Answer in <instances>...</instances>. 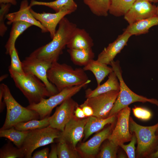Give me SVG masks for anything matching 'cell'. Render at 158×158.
I'll use <instances>...</instances> for the list:
<instances>
[{
    "label": "cell",
    "mask_w": 158,
    "mask_h": 158,
    "mask_svg": "<svg viewBox=\"0 0 158 158\" xmlns=\"http://www.w3.org/2000/svg\"><path fill=\"white\" fill-rule=\"evenodd\" d=\"M58 25V28L52 40L34 50L29 56L51 63L58 61L77 27L75 24L65 17Z\"/></svg>",
    "instance_id": "obj_1"
},
{
    "label": "cell",
    "mask_w": 158,
    "mask_h": 158,
    "mask_svg": "<svg viewBox=\"0 0 158 158\" xmlns=\"http://www.w3.org/2000/svg\"><path fill=\"white\" fill-rule=\"evenodd\" d=\"M85 71L83 68L74 69L66 64H60L57 61L52 63L47 72V76L59 92L66 88L82 85L88 80Z\"/></svg>",
    "instance_id": "obj_2"
},
{
    "label": "cell",
    "mask_w": 158,
    "mask_h": 158,
    "mask_svg": "<svg viewBox=\"0 0 158 158\" xmlns=\"http://www.w3.org/2000/svg\"><path fill=\"white\" fill-rule=\"evenodd\" d=\"M16 86L28 100L29 104H37L51 95L44 83L35 76L16 72L9 68Z\"/></svg>",
    "instance_id": "obj_3"
},
{
    "label": "cell",
    "mask_w": 158,
    "mask_h": 158,
    "mask_svg": "<svg viewBox=\"0 0 158 158\" xmlns=\"http://www.w3.org/2000/svg\"><path fill=\"white\" fill-rule=\"evenodd\" d=\"M158 128V121L152 126H144L130 117V131L131 133H134L137 138V158H149L156 151L158 147V134L156 131Z\"/></svg>",
    "instance_id": "obj_4"
},
{
    "label": "cell",
    "mask_w": 158,
    "mask_h": 158,
    "mask_svg": "<svg viewBox=\"0 0 158 158\" xmlns=\"http://www.w3.org/2000/svg\"><path fill=\"white\" fill-rule=\"evenodd\" d=\"M0 85L3 88V98L7 111L5 122L0 130L9 129L20 122L40 119L37 112L23 107L16 101L6 85L1 83Z\"/></svg>",
    "instance_id": "obj_5"
},
{
    "label": "cell",
    "mask_w": 158,
    "mask_h": 158,
    "mask_svg": "<svg viewBox=\"0 0 158 158\" xmlns=\"http://www.w3.org/2000/svg\"><path fill=\"white\" fill-rule=\"evenodd\" d=\"M110 65L116 73L120 83L119 93L108 117L116 115L121 109L130 104L136 102H148L158 108V100L154 98H148L139 95L132 91L125 83L118 61H112Z\"/></svg>",
    "instance_id": "obj_6"
},
{
    "label": "cell",
    "mask_w": 158,
    "mask_h": 158,
    "mask_svg": "<svg viewBox=\"0 0 158 158\" xmlns=\"http://www.w3.org/2000/svg\"><path fill=\"white\" fill-rule=\"evenodd\" d=\"M61 131L50 126L44 128L29 131L22 146L25 158H31L36 149L54 142L61 137Z\"/></svg>",
    "instance_id": "obj_7"
},
{
    "label": "cell",
    "mask_w": 158,
    "mask_h": 158,
    "mask_svg": "<svg viewBox=\"0 0 158 158\" xmlns=\"http://www.w3.org/2000/svg\"><path fill=\"white\" fill-rule=\"evenodd\" d=\"M91 81L89 80L82 85L65 88L48 99H43L37 104H29L27 107L37 112L39 116L40 119H43L48 117L55 107L66 99L71 98Z\"/></svg>",
    "instance_id": "obj_8"
},
{
    "label": "cell",
    "mask_w": 158,
    "mask_h": 158,
    "mask_svg": "<svg viewBox=\"0 0 158 158\" xmlns=\"http://www.w3.org/2000/svg\"><path fill=\"white\" fill-rule=\"evenodd\" d=\"M22 62L25 73L34 75L41 80L46 85L51 96L59 92L47 78V72L52 63L29 56L25 58Z\"/></svg>",
    "instance_id": "obj_9"
},
{
    "label": "cell",
    "mask_w": 158,
    "mask_h": 158,
    "mask_svg": "<svg viewBox=\"0 0 158 158\" xmlns=\"http://www.w3.org/2000/svg\"><path fill=\"white\" fill-rule=\"evenodd\" d=\"M119 90L110 91L98 95L87 98L83 104L92 109L93 116L100 118L108 117L117 98Z\"/></svg>",
    "instance_id": "obj_10"
},
{
    "label": "cell",
    "mask_w": 158,
    "mask_h": 158,
    "mask_svg": "<svg viewBox=\"0 0 158 158\" xmlns=\"http://www.w3.org/2000/svg\"><path fill=\"white\" fill-rule=\"evenodd\" d=\"M130 111L128 106L118 112L116 126L108 139L118 146L130 141L132 137L129 129Z\"/></svg>",
    "instance_id": "obj_11"
},
{
    "label": "cell",
    "mask_w": 158,
    "mask_h": 158,
    "mask_svg": "<svg viewBox=\"0 0 158 158\" xmlns=\"http://www.w3.org/2000/svg\"><path fill=\"white\" fill-rule=\"evenodd\" d=\"M77 103L71 98L63 101L58 107L54 114L50 116L49 125L51 127L62 132L65 126L73 117Z\"/></svg>",
    "instance_id": "obj_12"
},
{
    "label": "cell",
    "mask_w": 158,
    "mask_h": 158,
    "mask_svg": "<svg viewBox=\"0 0 158 158\" xmlns=\"http://www.w3.org/2000/svg\"><path fill=\"white\" fill-rule=\"evenodd\" d=\"M157 7L147 0H136L124 16L129 25L156 15Z\"/></svg>",
    "instance_id": "obj_13"
},
{
    "label": "cell",
    "mask_w": 158,
    "mask_h": 158,
    "mask_svg": "<svg viewBox=\"0 0 158 158\" xmlns=\"http://www.w3.org/2000/svg\"><path fill=\"white\" fill-rule=\"evenodd\" d=\"M88 119V118H80L74 116L66 125L60 138L64 140L75 150L77 143L83 137Z\"/></svg>",
    "instance_id": "obj_14"
},
{
    "label": "cell",
    "mask_w": 158,
    "mask_h": 158,
    "mask_svg": "<svg viewBox=\"0 0 158 158\" xmlns=\"http://www.w3.org/2000/svg\"><path fill=\"white\" fill-rule=\"evenodd\" d=\"M131 36L129 33L124 31L116 40L104 49L98 55L97 60L102 63L107 65H110L116 56L126 45Z\"/></svg>",
    "instance_id": "obj_15"
},
{
    "label": "cell",
    "mask_w": 158,
    "mask_h": 158,
    "mask_svg": "<svg viewBox=\"0 0 158 158\" xmlns=\"http://www.w3.org/2000/svg\"><path fill=\"white\" fill-rule=\"evenodd\" d=\"M31 8L29 5L28 0H23L21 2L20 8L15 12L8 13L6 18L8 20L7 24L10 25L15 22L21 21L25 22L39 28L42 32H48L40 23L36 20L32 15L30 9Z\"/></svg>",
    "instance_id": "obj_16"
},
{
    "label": "cell",
    "mask_w": 158,
    "mask_h": 158,
    "mask_svg": "<svg viewBox=\"0 0 158 158\" xmlns=\"http://www.w3.org/2000/svg\"><path fill=\"white\" fill-rule=\"evenodd\" d=\"M30 10L32 15L50 33L51 39L56 32V28L61 20L66 15L71 13L67 11H63L55 13L43 12L40 13L33 11L31 8Z\"/></svg>",
    "instance_id": "obj_17"
},
{
    "label": "cell",
    "mask_w": 158,
    "mask_h": 158,
    "mask_svg": "<svg viewBox=\"0 0 158 158\" xmlns=\"http://www.w3.org/2000/svg\"><path fill=\"white\" fill-rule=\"evenodd\" d=\"M112 126H110L97 133L86 142L81 144L79 150L85 156L92 157L98 152L102 142L108 139L111 133Z\"/></svg>",
    "instance_id": "obj_18"
},
{
    "label": "cell",
    "mask_w": 158,
    "mask_h": 158,
    "mask_svg": "<svg viewBox=\"0 0 158 158\" xmlns=\"http://www.w3.org/2000/svg\"><path fill=\"white\" fill-rule=\"evenodd\" d=\"M93 45V40L87 31L77 27L66 47L68 49H83L92 48Z\"/></svg>",
    "instance_id": "obj_19"
},
{
    "label": "cell",
    "mask_w": 158,
    "mask_h": 158,
    "mask_svg": "<svg viewBox=\"0 0 158 158\" xmlns=\"http://www.w3.org/2000/svg\"><path fill=\"white\" fill-rule=\"evenodd\" d=\"M109 75L108 79L104 83L97 86L93 90L88 88L85 90V96L87 98L110 91L119 90L120 83L116 73L113 71Z\"/></svg>",
    "instance_id": "obj_20"
},
{
    "label": "cell",
    "mask_w": 158,
    "mask_h": 158,
    "mask_svg": "<svg viewBox=\"0 0 158 158\" xmlns=\"http://www.w3.org/2000/svg\"><path fill=\"white\" fill-rule=\"evenodd\" d=\"M38 5L48 7L57 12L65 11L72 13L77 9V5L74 0H56L50 2L38 1L31 0L29 6L30 7Z\"/></svg>",
    "instance_id": "obj_21"
},
{
    "label": "cell",
    "mask_w": 158,
    "mask_h": 158,
    "mask_svg": "<svg viewBox=\"0 0 158 158\" xmlns=\"http://www.w3.org/2000/svg\"><path fill=\"white\" fill-rule=\"evenodd\" d=\"M158 25V16L155 15L129 25L124 30L133 35H138L147 33L152 27Z\"/></svg>",
    "instance_id": "obj_22"
},
{
    "label": "cell",
    "mask_w": 158,
    "mask_h": 158,
    "mask_svg": "<svg viewBox=\"0 0 158 158\" xmlns=\"http://www.w3.org/2000/svg\"><path fill=\"white\" fill-rule=\"evenodd\" d=\"M116 115L104 118L93 116L89 117L85 127V139H86L94 133L102 129L106 125L113 123L116 119Z\"/></svg>",
    "instance_id": "obj_23"
},
{
    "label": "cell",
    "mask_w": 158,
    "mask_h": 158,
    "mask_svg": "<svg viewBox=\"0 0 158 158\" xmlns=\"http://www.w3.org/2000/svg\"><path fill=\"white\" fill-rule=\"evenodd\" d=\"M32 26L29 23L21 21L15 22L12 23L9 37L5 46L6 54H10L12 49L15 47V42L18 37Z\"/></svg>",
    "instance_id": "obj_24"
},
{
    "label": "cell",
    "mask_w": 158,
    "mask_h": 158,
    "mask_svg": "<svg viewBox=\"0 0 158 158\" xmlns=\"http://www.w3.org/2000/svg\"><path fill=\"white\" fill-rule=\"evenodd\" d=\"M83 69L85 71H90L93 73L96 78L97 86L100 85L107 76L113 71L112 67H110L94 59L84 66Z\"/></svg>",
    "instance_id": "obj_25"
},
{
    "label": "cell",
    "mask_w": 158,
    "mask_h": 158,
    "mask_svg": "<svg viewBox=\"0 0 158 158\" xmlns=\"http://www.w3.org/2000/svg\"><path fill=\"white\" fill-rule=\"evenodd\" d=\"M67 51L73 63L80 66H85L95 57V53L92 48L83 49H68Z\"/></svg>",
    "instance_id": "obj_26"
},
{
    "label": "cell",
    "mask_w": 158,
    "mask_h": 158,
    "mask_svg": "<svg viewBox=\"0 0 158 158\" xmlns=\"http://www.w3.org/2000/svg\"><path fill=\"white\" fill-rule=\"evenodd\" d=\"M28 132L17 130L13 126L9 129L0 130V137L8 139L16 147L21 148Z\"/></svg>",
    "instance_id": "obj_27"
},
{
    "label": "cell",
    "mask_w": 158,
    "mask_h": 158,
    "mask_svg": "<svg viewBox=\"0 0 158 158\" xmlns=\"http://www.w3.org/2000/svg\"><path fill=\"white\" fill-rule=\"evenodd\" d=\"M91 12L99 17L108 16L110 0H83Z\"/></svg>",
    "instance_id": "obj_28"
},
{
    "label": "cell",
    "mask_w": 158,
    "mask_h": 158,
    "mask_svg": "<svg viewBox=\"0 0 158 158\" xmlns=\"http://www.w3.org/2000/svg\"><path fill=\"white\" fill-rule=\"evenodd\" d=\"M136 0H110L109 13L115 17L124 16Z\"/></svg>",
    "instance_id": "obj_29"
},
{
    "label": "cell",
    "mask_w": 158,
    "mask_h": 158,
    "mask_svg": "<svg viewBox=\"0 0 158 158\" xmlns=\"http://www.w3.org/2000/svg\"><path fill=\"white\" fill-rule=\"evenodd\" d=\"M50 116L42 119H32L27 121L19 123L14 127L20 131H29L46 127L49 125Z\"/></svg>",
    "instance_id": "obj_30"
},
{
    "label": "cell",
    "mask_w": 158,
    "mask_h": 158,
    "mask_svg": "<svg viewBox=\"0 0 158 158\" xmlns=\"http://www.w3.org/2000/svg\"><path fill=\"white\" fill-rule=\"evenodd\" d=\"M56 145L58 158H76L80 157L76 150H72L67 142L63 139L59 138Z\"/></svg>",
    "instance_id": "obj_31"
},
{
    "label": "cell",
    "mask_w": 158,
    "mask_h": 158,
    "mask_svg": "<svg viewBox=\"0 0 158 158\" xmlns=\"http://www.w3.org/2000/svg\"><path fill=\"white\" fill-rule=\"evenodd\" d=\"M25 157L21 148L14 147L10 142H8L0 150V158H23Z\"/></svg>",
    "instance_id": "obj_32"
},
{
    "label": "cell",
    "mask_w": 158,
    "mask_h": 158,
    "mask_svg": "<svg viewBox=\"0 0 158 158\" xmlns=\"http://www.w3.org/2000/svg\"><path fill=\"white\" fill-rule=\"evenodd\" d=\"M118 146L112 141L108 140V141L103 145L97 156V157L99 158H116Z\"/></svg>",
    "instance_id": "obj_33"
},
{
    "label": "cell",
    "mask_w": 158,
    "mask_h": 158,
    "mask_svg": "<svg viewBox=\"0 0 158 158\" xmlns=\"http://www.w3.org/2000/svg\"><path fill=\"white\" fill-rule=\"evenodd\" d=\"M9 55L11 61L9 68L18 73L25 74L23 68L22 62L19 59L18 52L15 47L11 51Z\"/></svg>",
    "instance_id": "obj_34"
},
{
    "label": "cell",
    "mask_w": 158,
    "mask_h": 158,
    "mask_svg": "<svg viewBox=\"0 0 158 158\" xmlns=\"http://www.w3.org/2000/svg\"><path fill=\"white\" fill-rule=\"evenodd\" d=\"M11 5L10 4H0V35L1 37L4 35L7 30V27L5 25L4 22Z\"/></svg>",
    "instance_id": "obj_35"
},
{
    "label": "cell",
    "mask_w": 158,
    "mask_h": 158,
    "mask_svg": "<svg viewBox=\"0 0 158 158\" xmlns=\"http://www.w3.org/2000/svg\"><path fill=\"white\" fill-rule=\"evenodd\" d=\"M133 136L130 142L127 145L122 144L119 145L126 152L128 158H135V145L137 142L136 138L134 133H133Z\"/></svg>",
    "instance_id": "obj_36"
},
{
    "label": "cell",
    "mask_w": 158,
    "mask_h": 158,
    "mask_svg": "<svg viewBox=\"0 0 158 158\" xmlns=\"http://www.w3.org/2000/svg\"><path fill=\"white\" fill-rule=\"evenodd\" d=\"M132 110L135 116L142 120H148L150 119L152 116L151 112L145 108L135 107L132 109Z\"/></svg>",
    "instance_id": "obj_37"
},
{
    "label": "cell",
    "mask_w": 158,
    "mask_h": 158,
    "mask_svg": "<svg viewBox=\"0 0 158 158\" xmlns=\"http://www.w3.org/2000/svg\"><path fill=\"white\" fill-rule=\"evenodd\" d=\"M49 149L48 147L44 148L41 150L36 152L32 156V158H48L49 154Z\"/></svg>",
    "instance_id": "obj_38"
},
{
    "label": "cell",
    "mask_w": 158,
    "mask_h": 158,
    "mask_svg": "<svg viewBox=\"0 0 158 158\" xmlns=\"http://www.w3.org/2000/svg\"><path fill=\"white\" fill-rule=\"evenodd\" d=\"M80 106L83 109L86 117H89L93 116V111L90 106L83 104Z\"/></svg>",
    "instance_id": "obj_39"
},
{
    "label": "cell",
    "mask_w": 158,
    "mask_h": 158,
    "mask_svg": "<svg viewBox=\"0 0 158 158\" xmlns=\"http://www.w3.org/2000/svg\"><path fill=\"white\" fill-rule=\"evenodd\" d=\"M74 113L75 116L78 118H83L85 117L83 109L80 107L77 106L75 110Z\"/></svg>",
    "instance_id": "obj_40"
},
{
    "label": "cell",
    "mask_w": 158,
    "mask_h": 158,
    "mask_svg": "<svg viewBox=\"0 0 158 158\" xmlns=\"http://www.w3.org/2000/svg\"><path fill=\"white\" fill-rule=\"evenodd\" d=\"M48 158H58L56 145H52L51 146V151L49 153Z\"/></svg>",
    "instance_id": "obj_41"
},
{
    "label": "cell",
    "mask_w": 158,
    "mask_h": 158,
    "mask_svg": "<svg viewBox=\"0 0 158 158\" xmlns=\"http://www.w3.org/2000/svg\"><path fill=\"white\" fill-rule=\"evenodd\" d=\"M3 90L2 87L0 85V111L1 112L4 110L5 106V103L4 101H2L3 98Z\"/></svg>",
    "instance_id": "obj_42"
},
{
    "label": "cell",
    "mask_w": 158,
    "mask_h": 158,
    "mask_svg": "<svg viewBox=\"0 0 158 158\" xmlns=\"http://www.w3.org/2000/svg\"><path fill=\"white\" fill-rule=\"evenodd\" d=\"M0 3L10 4L13 5H16L17 1L16 0H0Z\"/></svg>",
    "instance_id": "obj_43"
},
{
    "label": "cell",
    "mask_w": 158,
    "mask_h": 158,
    "mask_svg": "<svg viewBox=\"0 0 158 158\" xmlns=\"http://www.w3.org/2000/svg\"><path fill=\"white\" fill-rule=\"evenodd\" d=\"M150 158H158V147L156 151L151 154L149 157Z\"/></svg>",
    "instance_id": "obj_44"
},
{
    "label": "cell",
    "mask_w": 158,
    "mask_h": 158,
    "mask_svg": "<svg viewBox=\"0 0 158 158\" xmlns=\"http://www.w3.org/2000/svg\"><path fill=\"white\" fill-rule=\"evenodd\" d=\"M8 75L7 74H5L3 75L0 78V81L1 82L4 79L6 78L8 76Z\"/></svg>",
    "instance_id": "obj_45"
},
{
    "label": "cell",
    "mask_w": 158,
    "mask_h": 158,
    "mask_svg": "<svg viewBox=\"0 0 158 158\" xmlns=\"http://www.w3.org/2000/svg\"><path fill=\"white\" fill-rule=\"evenodd\" d=\"M119 158H126V156H125L123 154H121L118 156Z\"/></svg>",
    "instance_id": "obj_46"
},
{
    "label": "cell",
    "mask_w": 158,
    "mask_h": 158,
    "mask_svg": "<svg viewBox=\"0 0 158 158\" xmlns=\"http://www.w3.org/2000/svg\"><path fill=\"white\" fill-rule=\"evenodd\" d=\"M150 2L157 3L158 2V0H147Z\"/></svg>",
    "instance_id": "obj_47"
},
{
    "label": "cell",
    "mask_w": 158,
    "mask_h": 158,
    "mask_svg": "<svg viewBox=\"0 0 158 158\" xmlns=\"http://www.w3.org/2000/svg\"><path fill=\"white\" fill-rule=\"evenodd\" d=\"M156 15L158 16V5L157 7V11H156Z\"/></svg>",
    "instance_id": "obj_48"
},
{
    "label": "cell",
    "mask_w": 158,
    "mask_h": 158,
    "mask_svg": "<svg viewBox=\"0 0 158 158\" xmlns=\"http://www.w3.org/2000/svg\"><path fill=\"white\" fill-rule=\"evenodd\" d=\"M156 133L157 134H158V128L157 129L156 131Z\"/></svg>",
    "instance_id": "obj_49"
}]
</instances>
